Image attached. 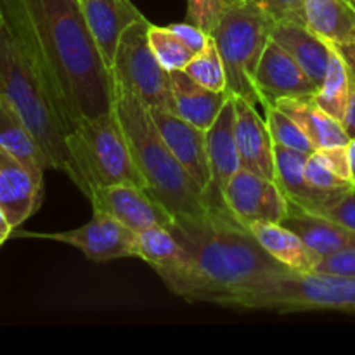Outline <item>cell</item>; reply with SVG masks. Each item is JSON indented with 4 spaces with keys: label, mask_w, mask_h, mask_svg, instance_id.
<instances>
[{
    "label": "cell",
    "mask_w": 355,
    "mask_h": 355,
    "mask_svg": "<svg viewBox=\"0 0 355 355\" xmlns=\"http://www.w3.org/2000/svg\"><path fill=\"white\" fill-rule=\"evenodd\" d=\"M184 250V259L158 276L172 293L186 302L218 305L227 295L267 274L286 270L263 250L236 217L214 215L207 220H175L170 227Z\"/></svg>",
    "instance_id": "cell-1"
},
{
    "label": "cell",
    "mask_w": 355,
    "mask_h": 355,
    "mask_svg": "<svg viewBox=\"0 0 355 355\" xmlns=\"http://www.w3.org/2000/svg\"><path fill=\"white\" fill-rule=\"evenodd\" d=\"M45 68L73 125L114 107L116 82L80 0H23Z\"/></svg>",
    "instance_id": "cell-2"
},
{
    "label": "cell",
    "mask_w": 355,
    "mask_h": 355,
    "mask_svg": "<svg viewBox=\"0 0 355 355\" xmlns=\"http://www.w3.org/2000/svg\"><path fill=\"white\" fill-rule=\"evenodd\" d=\"M0 94L9 99L47 158L49 168L75 182L76 170L66 139L75 125L45 68L23 0H0Z\"/></svg>",
    "instance_id": "cell-3"
},
{
    "label": "cell",
    "mask_w": 355,
    "mask_h": 355,
    "mask_svg": "<svg viewBox=\"0 0 355 355\" xmlns=\"http://www.w3.org/2000/svg\"><path fill=\"white\" fill-rule=\"evenodd\" d=\"M114 110L130 144L134 162L146 182V191L173 215L175 220H207L214 217L205 194L173 156L141 99L116 85Z\"/></svg>",
    "instance_id": "cell-4"
},
{
    "label": "cell",
    "mask_w": 355,
    "mask_h": 355,
    "mask_svg": "<svg viewBox=\"0 0 355 355\" xmlns=\"http://www.w3.org/2000/svg\"><path fill=\"white\" fill-rule=\"evenodd\" d=\"M222 307L263 309L281 314L338 311L355 314V277L279 270L267 274L218 302Z\"/></svg>",
    "instance_id": "cell-5"
},
{
    "label": "cell",
    "mask_w": 355,
    "mask_h": 355,
    "mask_svg": "<svg viewBox=\"0 0 355 355\" xmlns=\"http://www.w3.org/2000/svg\"><path fill=\"white\" fill-rule=\"evenodd\" d=\"M66 144L75 163V184L87 198L96 189L116 184L146 189L114 107L99 116L78 120Z\"/></svg>",
    "instance_id": "cell-6"
},
{
    "label": "cell",
    "mask_w": 355,
    "mask_h": 355,
    "mask_svg": "<svg viewBox=\"0 0 355 355\" xmlns=\"http://www.w3.org/2000/svg\"><path fill=\"white\" fill-rule=\"evenodd\" d=\"M272 28L274 21L257 2H246L232 9L215 28L211 37L224 61L229 94L260 104L253 76Z\"/></svg>",
    "instance_id": "cell-7"
},
{
    "label": "cell",
    "mask_w": 355,
    "mask_h": 355,
    "mask_svg": "<svg viewBox=\"0 0 355 355\" xmlns=\"http://www.w3.org/2000/svg\"><path fill=\"white\" fill-rule=\"evenodd\" d=\"M149 23L141 17L125 28L114 52L113 71L116 85L134 94L148 107H162L175 113L172 75L156 58L149 44Z\"/></svg>",
    "instance_id": "cell-8"
},
{
    "label": "cell",
    "mask_w": 355,
    "mask_h": 355,
    "mask_svg": "<svg viewBox=\"0 0 355 355\" xmlns=\"http://www.w3.org/2000/svg\"><path fill=\"white\" fill-rule=\"evenodd\" d=\"M12 234L21 238L51 239V241L69 245L80 250L92 262H111V260L132 259V257L139 259L137 232L101 211H94V217L85 225L71 231L47 232V234L12 232Z\"/></svg>",
    "instance_id": "cell-9"
},
{
    "label": "cell",
    "mask_w": 355,
    "mask_h": 355,
    "mask_svg": "<svg viewBox=\"0 0 355 355\" xmlns=\"http://www.w3.org/2000/svg\"><path fill=\"white\" fill-rule=\"evenodd\" d=\"M225 205L234 217L248 227L255 222H283L290 203L276 180L239 166L224 193Z\"/></svg>",
    "instance_id": "cell-10"
},
{
    "label": "cell",
    "mask_w": 355,
    "mask_h": 355,
    "mask_svg": "<svg viewBox=\"0 0 355 355\" xmlns=\"http://www.w3.org/2000/svg\"><path fill=\"white\" fill-rule=\"evenodd\" d=\"M207 153L210 163L211 182L205 193L208 208L217 215L234 217L225 205L224 193L229 180L241 166L238 146H236V104L234 96L229 97L220 114L207 130Z\"/></svg>",
    "instance_id": "cell-11"
},
{
    "label": "cell",
    "mask_w": 355,
    "mask_h": 355,
    "mask_svg": "<svg viewBox=\"0 0 355 355\" xmlns=\"http://www.w3.org/2000/svg\"><path fill=\"white\" fill-rule=\"evenodd\" d=\"M94 211L116 218L134 232H142L155 225L172 227L175 218L151 194L134 184H116L96 189L90 194Z\"/></svg>",
    "instance_id": "cell-12"
},
{
    "label": "cell",
    "mask_w": 355,
    "mask_h": 355,
    "mask_svg": "<svg viewBox=\"0 0 355 355\" xmlns=\"http://www.w3.org/2000/svg\"><path fill=\"white\" fill-rule=\"evenodd\" d=\"M253 85L262 106H272L281 99L315 96L319 85L305 69L270 38L253 76Z\"/></svg>",
    "instance_id": "cell-13"
},
{
    "label": "cell",
    "mask_w": 355,
    "mask_h": 355,
    "mask_svg": "<svg viewBox=\"0 0 355 355\" xmlns=\"http://www.w3.org/2000/svg\"><path fill=\"white\" fill-rule=\"evenodd\" d=\"M153 121L162 134L163 141L170 148L180 165L196 180L203 194L211 182L210 163L207 153V132L194 127L177 113L162 107H149Z\"/></svg>",
    "instance_id": "cell-14"
},
{
    "label": "cell",
    "mask_w": 355,
    "mask_h": 355,
    "mask_svg": "<svg viewBox=\"0 0 355 355\" xmlns=\"http://www.w3.org/2000/svg\"><path fill=\"white\" fill-rule=\"evenodd\" d=\"M236 104V146L241 166L276 180L274 141L267 127L266 116L257 110V104L234 96Z\"/></svg>",
    "instance_id": "cell-15"
},
{
    "label": "cell",
    "mask_w": 355,
    "mask_h": 355,
    "mask_svg": "<svg viewBox=\"0 0 355 355\" xmlns=\"http://www.w3.org/2000/svg\"><path fill=\"white\" fill-rule=\"evenodd\" d=\"M44 180L0 148V208L16 231L40 208Z\"/></svg>",
    "instance_id": "cell-16"
},
{
    "label": "cell",
    "mask_w": 355,
    "mask_h": 355,
    "mask_svg": "<svg viewBox=\"0 0 355 355\" xmlns=\"http://www.w3.org/2000/svg\"><path fill=\"white\" fill-rule=\"evenodd\" d=\"M276 182L290 203V210L315 211L342 193H326L312 186L305 177L309 155L274 144ZM345 193V191H343Z\"/></svg>",
    "instance_id": "cell-17"
},
{
    "label": "cell",
    "mask_w": 355,
    "mask_h": 355,
    "mask_svg": "<svg viewBox=\"0 0 355 355\" xmlns=\"http://www.w3.org/2000/svg\"><path fill=\"white\" fill-rule=\"evenodd\" d=\"M83 16L96 37L104 61L113 64L118 40L125 28L144 17L132 0H80Z\"/></svg>",
    "instance_id": "cell-18"
},
{
    "label": "cell",
    "mask_w": 355,
    "mask_h": 355,
    "mask_svg": "<svg viewBox=\"0 0 355 355\" xmlns=\"http://www.w3.org/2000/svg\"><path fill=\"white\" fill-rule=\"evenodd\" d=\"M172 75V92L175 101V113L194 127L207 132L214 125L222 107L232 94L227 90H210L194 82L184 69L170 71Z\"/></svg>",
    "instance_id": "cell-19"
},
{
    "label": "cell",
    "mask_w": 355,
    "mask_h": 355,
    "mask_svg": "<svg viewBox=\"0 0 355 355\" xmlns=\"http://www.w3.org/2000/svg\"><path fill=\"white\" fill-rule=\"evenodd\" d=\"M272 106L279 107L283 113L305 132L315 149L335 148V146H347L350 137L345 127L340 120L326 113L318 103L314 96L311 97H291V99H281Z\"/></svg>",
    "instance_id": "cell-20"
},
{
    "label": "cell",
    "mask_w": 355,
    "mask_h": 355,
    "mask_svg": "<svg viewBox=\"0 0 355 355\" xmlns=\"http://www.w3.org/2000/svg\"><path fill=\"white\" fill-rule=\"evenodd\" d=\"M248 229L263 250L288 269L298 272H314L318 263L321 262L322 257L309 248L300 236L284 227L281 222H255L250 224Z\"/></svg>",
    "instance_id": "cell-21"
},
{
    "label": "cell",
    "mask_w": 355,
    "mask_h": 355,
    "mask_svg": "<svg viewBox=\"0 0 355 355\" xmlns=\"http://www.w3.org/2000/svg\"><path fill=\"white\" fill-rule=\"evenodd\" d=\"M281 224L300 236L305 245L321 257L355 248V231L322 215L290 210Z\"/></svg>",
    "instance_id": "cell-22"
},
{
    "label": "cell",
    "mask_w": 355,
    "mask_h": 355,
    "mask_svg": "<svg viewBox=\"0 0 355 355\" xmlns=\"http://www.w3.org/2000/svg\"><path fill=\"white\" fill-rule=\"evenodd\" d=\"M270 38L276 40L321 87L331 58V44L302 24H274Z\"/></svg>",
    "instance_id": "cell-23"
},
{
    "label": "cell",
    "mask_w": 355,
    "mask_h": 355,
    "mask_svg": "<svg viewBox=\"0 0 355 355\" xmlns=\"http://www.w3.org/2000/svg\"><path fill=\"white\" fill-rule=\"evenodd\" d=\"M305 26L331 45L355 44V0H305Z\"/></svg>",
    "instance_id": "cell-24"
},
{
    "label": "cell",
    "mask_w": 355,
    "mask_h": 355,
    "mask_svg": "<svg viewBox=\"0 0 355 355\" xmlns=\"http://www.w3.org/2000/svg\"><path fill=\"white\" fill-rule=\"evenodd\" d=\"M0 148L19 159L35 177L44 180L45 168H49L47 158L16 107L3 94H0Z\"/></svg>",
    "instance_id": "cell-25"
},
{
    "label": "cell",
    "mask_w": 355,
    "mask_h": 355,
    "mask_svg": "<svg viewBox=\"0 0 355 355\" xmlns=\"http://www.w3.org/2000/svg\"><path fill=\"white\" fill-rule=\"evenodd\" d=\"M139 259L155 269L156 274L165 272L179 266L184 259V250L168 227L155 225L139 232Z\"/></svg>",
    "instance_id": "cell-26"
},
{
    "label": "cell",
    "mask_w": 355,
    "mask_h": 355,
    "mask_svg": "<svg viewBox=\"0 0 355 355\" xmlns=\"http://www.w3.org/2000/svg\"><path fill=\"white\" fill-rule=\"evenodd\" d=\"M331 47L333 51L328 69H326L324 80H322L314 99L326 113L343 123L347 104H349V69H347V62L338 49L335 45Z\"/></svg>",
    "instance_id": "cell-27"
},
{
    "label": "cell",
    "mask_w": 355,
    "mask_h": 355,
    "mask_svg": "<svg viewBox=\"0 0 355 355\" xmlns=\"http://www.w3.org/2000/svg\"><path fill=\"white\" fill-rule=\"evenodd\" d=\"M184 71L198 82L200 85L207 87L210 90H227V75H225V66L222 61V55L218 52L215 38L208 40L207 47L198 52L193 59L186 64Z\"/></svg>",
    "instance_id": "cell-28"
},
{
    "label": "cell",
    "mask_w": 355,
    "mask_h": 355,
    "mask_svg": "<svg viewBox=\"0 0 355 355\" xmlns=\"http://www.w3.org/2000/svg\"><path fill=\"white\" fill-rule=\"evenodd\" d=\"M149 44L163 68L168 71L186 68L187 62L194 58V52L170 30L168 26H149Z\"/></svg>",
    "instance_id": "cell-29"
},
{
    "label": "cell",
    "mask_w": 355,
    "mask_h": 355,
    "mask_svg": "<svg viewBox=\"0 0 355 355\" xmlns=\"http://www.w3.org/2000/svg\"><path fill=\"white\" fill-rule=\"evenodd\" d=\"M263 111H266V121L270 135H272L274 144L305 153V155H312L315 151V146L305 135V132L298 127L297 121L291 120L279 107L263 106Z\"/></svg>",
    "instance_id": "cell-30"
},
{
    "label": "cell",
    "mask_w": 355,
    "mask_h": 355,
    "mask_svg": "<svg viewBox=\"0 0 355 355\" xmlns=\"http://www.w3.org/2000/svg\"><path fill=\"white\" fill-rule=\"evenodd\" d=\"M245 0H187V21L211 35L224 16Z\"/></svg>",
    "instance_id": "cell-31"
},
{
    "label": "cell",
    "mask_w": 355,
    "mask_h": 355,
    "mask_svg": "<svg viewBox=\"0 0 355 355\" xmlns=\"http://www.w3.org/2000/svg\"><path fill=\"white\" fill-rule=\"evenodd\" d=\"M305 177L309 182L318 189L326 191V193H343L354 186L349 179L340 175L324 158L321 153L315 149L312 155H309L307 163H305Z\"/></svg>",
    "instance_id": "cell-32"
},
{
    "label": "cell",
    "mask_w": 355,
    "mask_h": 355,
    "mask_svg": "<svg viewBox=\"0 0 355 355\" xmlns=\"http://www.w3.org/2000/svg\"><path fill=\"white\" fill-rule=\"evenodd\" d=\"M309 214L322 215V217L335 220L338 224L345 225L350 231H355V186L350 187L345 193L338 194L333 198L328 205L318 208L315 211H309Z\"/></svg>",
    "instance_id": "cell-33"
},
{
    "label": "cell",
    "mask_w": 355,
    "mask_h": 355,
    "mask_svg": "<svg viewBox=\"0 0 355 355\" xmlns=\"http://www.w3.org/2000/svg\"><path fill=\"white\" fill-rule=\"evenodd\" d=\"M259 3L274 24L305 26V0H260Z\"/></svg>",
    "instance_id": "cell-34"
},
{
    "label": "cell",
    "mask_w": 355,
    "mask_h": 355,
    "mask_svg": "<svg viewBox=\"0 0 355 355\" xmlns=\"http://www.w3.org/2000/svg\"><path fill=\"white\" fill-rule=\"evenodd\" d=\"M343 55L349 69V104H347L345 118H343V127H345L349 137L355 135V44L350 45H335Z\"/></svg>",
    "instance_id": "cell-35"
},
{
    "label": "cell",
    "mask_w": 355,
    "mask_h": 355,
    "mask_svg": "<svg viewBox=\"0 0 355 355\" xmlns=\"http://www.w3.org/2000/svg\"><path fill=\"white\" fill-rule=\"evenodd\" d=\"M314 272L355 277V248L322 257Z\"/></svg>",
    "instance_id": "cell-36"
},
{
    "label": "cell",
    "mask_w": 355,
    "mask_h": 355,
    "mask_svg": "<svg viewBox=\"0 0 355 355\" xmlns=\"http://www.w3.org/2000/svg\"><path fill=\"white\" fill-rule=\"evenodd\" d=\"M168 28L194 52V54L203 51V49L207 47L208 40L211 38V35H208L207 31H203L200 26L189 23V21H186V23L168 24Z\"/></svg>",
    "instance_id": "cell-37"
},
{
    "label": "cell",
    "mask_w": 355,
    "mask_h": 355,
    "mask_svg": "<svg viewBox=\"0 0 355 355\" xmlns=\"http://www.w3.org/2000/svg\"><path fill=\"white\" fill-rule=\"evenodd\" d=\"M12 232H14V229H12V225H10L9 218L6 217L3 210L0 208V246H2L3 243L10 238V234H12Z\"/></svg>",
    "instance_id": "cell-38"
},
{
    "label": "cell",
    "mask_w": 355,
    "mask_h": 355,
    "mask_svg": "<svg viewBox=\"0 0 355 355\" xmlns=\"http://www.w3.org/2000/svg\"><path fill=\"white\" fill-rule=\"evenodd\" d=\"M347 155H349V166H350V179L355 186V135L350 137L349 144H347Z\"/></svg>",
    "instance_id": "cell-39"
},
{
    "label": "cell",
    "mask_w": 355,
    "mask_h": 355,
    "mask_svg": "<svg viewBox=\"0 0 355 355\" xmlns=\"http://www.w3.org/2000/svg\"><path fill=\"white\" fill-rule=\"evenodd\" d=\"M3 24V12H2V6H0V26Z\"/></svg>",
    "instance_id": "cell-40"
},
{
    "label": "cell",
    "mask_w": 355,
    "mask_h": 355,
    "mask_svg": "<svg viewBox=\"0 0 355 355\" xmlns=\"http://www.w3.org/2000/svg\"><path fill=\"white\" fill-rule=\"evenodd\" d=\"M245 2H257V3H259L260 0H245Z\"/></svg>",
    "instance_id": "cell-41"
}]
</instances>
